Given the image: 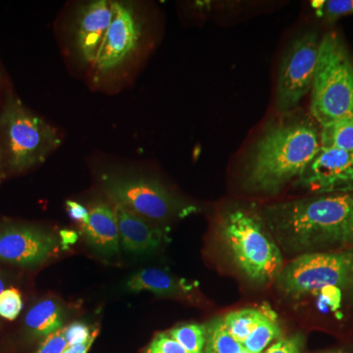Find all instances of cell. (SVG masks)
<instances>
[{
  "instance_id": "cell-18",
  "label": "cell",
  "mask_w": 353,
  "mask_h": 353,
  "mask_svg": "<svg viewBox=\"0 0 353 353\" xmlns=\"http://www.w3.org/2000/svg\"><path fill=\"white\" fill-rule=\"evenodd\" d=\"M265 315L264 305L260 308H243L222 317L230 334L243 345L250 333L256 328Z\"/></svg>"
},
{
  "instance_id": "cell-14",
  "label": "cell",
  "mask_w": 353,
  "mask_h": 353,
  "mask_svg": "<svg viewBox=\"0 0 353 353\" xmlns=\"http://www.w3.org/2000/svg\"><path fill=\"white\" fill-rule=\"evenodd\" d=\"M88 220L81 227L90 248L103 259L120 256L117 217L112 203L97 201L88 206Z\"/></svg>"
},
{
  "instance_id": "cell-30",
  "label": "cell",
  "mask_w": 353,
  "mask_h": 353,
  "mask_svg": "<svg viewBox=\"0 0 353 353\" xmlns=\"http://www.w3.org/2000/svg\"><path fill=\"white\" fill-rule=\"evenodd\" d=\"M61 241L65 245H69V243H74L77 239V234L74 232L71 231H63L61 232Z\"/></svg>"
},
{
  "instance_id": "cell-13",
  "label": "cell",
  "mask_w": 353,
  "mask_h": 353,
  "mask_svg": "<svg viewBox=\"0 0 353 353\" xmlns=\"http://www.w3.org/2000/svg\"><path fill=\"white\" fill-rule=\"evenodd\" d=\"M119 229L120 245L134 256H145L157 252L167 239L166 232L155 223L131 211L113 205Z\"/></svg>"
},
{
  "instance_id": "cell-12",
  "label": "cell",
  "mask_w": 353,
  "mask_h": 353,
  "mask_svg": "<svg viewBox=\"0 0 353 353\" xmlns=\"http://www.w3.org/2000/svg\"><path fill=\"white\" fill-rule=\"evenodd\" d=\"M114 17V1L94 0L83 4L74 26V46L79 59L92 67Z\"/></svg>"
},
{
  "instance_id": "cell-27",
  "label": "cell",
  "mask_w": 353,
  "mask_h": 353,
  "mask_svg": "<svg viewBox=\"0 0 353 353\" xmlns=\"http://www.w3.org/2000/svg\"><path fill=\"white\" fill-rule=\"evenodd\" d=\"M66 347L67 343L62 329L57 334H51L46 340L41 341V345L34 353H62Z\"/></svg>"
},
{
  "instance_id": "cell-24",
  "label": "cell",
  "mask_w": 353,
  "mask_h": 353,
  "mask_svg": "<svg viewBox=\"0 0 353 353\" xmlns=\"http://www.w3.org/2000/svg\"><path fill=\"white\" fill-rule=\"evenodd\" d=\"M99 333V330H90L85 323L74 322L63 329L65 341L67 347L81 345L92 339L95 334Z\"/></svg>"
},
{
  "instance_id": "cell-16",
  "label": "cell",
  "mask_w": 353,
  "mask_h": 353,
  "mask_svg": "<svg viewBox=\"0 0 353 353\" xmlns=\"http://www.w3.org/2000/svg\"><path fill=\"white\" fill-rule=\"evenodd\" d=\"M67 310L54 299H44L34 304L25 316L27 334L34 340L43 341L64 329Z\"/></svg>"
},
{
  "instance_id": "cell-29",
  "label": "cell",
  "mask_w": 353,
  "mask_h": 353,
  "mask_svg": "<svg viewBox=\"0 0 353 353\" xmlns=\"http://www.w3.org/2000/svg\"><path fill=\"white\" fill-rule=\"evenodd\" d=\"M99 334V333H97ZM97 334H95L92 339H90L85 343H81V345H71V347H66L62 353H88L90 350L92 345H94L95 339H97Z\"/></svg>"
},
{
  "instance_id": "cell-1",
  "label": "cell",
  "mask_w": 353,
  "mask_h": 353,
  "mask_svg": "<svg viewBox=\"0 0 353 353\" xmlns=\"http://www.w3.org/2000/svg\"><path fill=\"white\" fill-rule=\"evenodd\" d=\"M259 212L285 252H353V192L278 202Z\"/></svg>"
},
{
  "instance_id": "cell-11",
  "label": "cell",
  "mask_w": 353,
  "mask_h": 353,
  "mask_svg": "<svg viewBox=\"0 0 353 353\" xmlns=\"http://www.w3.org/2000/svg\"><path fill=\"white\" fill-rule=\"evenodd\" d=\"M294 183L316 194L353 192V152L321 146Z\"/></svg>"
},
{
  "instance_id": "cell-25",
  "label": "cell",
  "mask_w": 353,
  "mask_h": 353,
  "mask_svg": "<svg viewBox=\"0 0 353 353\" xmlns=\"http://www.w3.org/2000/svg\"><path fill=\"white\" fill-rule=\"evenodd\" d=\"M145 353H188L185 348L169 334L159 333L150 341Z\"/></svg>"
},
{
  "instance_id": "cell-19",
  "label": "cell",
  "mask_w": 353,
  "mask_h": 353,
  "mask_svg": "<svg viewBox=\"0 0 353 353\" xmlns=\"http://www.w3.org/2000/svg\"><path fill=\"white\" fill-rule=\"evenodd\" d=\"M320 141L323 148L353 152V117L343 118L322 126Z\"/></svg>"
},
{
  "instance_id": "cell-7",
  "label": "cell",
  "mask_w": 353,
  "mask_h": 353,
  "mask_svg": "<svg viewBox=\"0 0 353 353\" xmlns=\"http://www.w3.org/2000/svg\"><path fill=\"white\" fill-rule=\"evenodd\" d=\"M101 187L113 205L152 223H165L196 213L199 208L176 196L161 183L143 176L104 173Z\"/></svg>"
},
{
  "instance_id": "cell-31",
  "label": "cell",
  "mask_w": 353,
  "mask_h": 353,
  "mask_svg": "<svg viewBox=\"0 0 353 353\" xmlns=\"http://www.w3.org/2000/svg\"><path fill=\"white\" fill-rule=\"evenodd\" d=\"M319 353H352L350 352H348L347 350H343V348H338V350H327V352H323Z\"/></svg>"
},
{
  "instance_id": "cell-4",
  "label": "cell",
  "mask_w": 353,
  "mask_h": 353,
  "mask_svg": "<svg viewBox=\"0 0 353 353\" xmlns=\"http://www.w3.org/2000/svg\"><path fill=\"white\" fill-rule=\"evenodd\" d=\"M63 143L61 134L30 110L14 92L0 109V160L4 176L43 164Z\"/></svg>"
},
{
  "instance_id": "cell-17",
  "label": "cell",
  "mask_w": 353,
  "mask_h": 353,
  "mask_svg": "<svg viewBox=\"0 0 353 353\" xmlns=\"http://www.w3.org/2000/svg\"><path fill=\"white\" fill-rule=\"evenodd\" d=\"M265 315L261 322L243 341V347L248 353H263L273 341L282 336L277 315L268 304H265Z\"/></svg>"
},
{
  "instance_id": "cell-10",
  "label": "cell",
  "mask_w": 353,
  "mask_h": 353,
  "mask_svg": "<svg viewBox=\"0 0 353 353\" xmlns=\"http://www.w3.org/2000/svg\"><path fill=\"white\" fill-rule=\"evenodd\" d=\"M61 248V239L53 232L21 223L0 224V261L15 266H39Z\"/></svg>"
},
{
  "instance_id": "cell-5",
  "label": "cell",
  "mask_w": 353,
  "mask_h": 353,
  "mask_svg": "<svg viewBox=\"0 0 353 353\" xmlns=\"http://www.w3.org/2000/svg\"><path fill=\"white\" fill-rule=\"evenodd\" d=\"M310 112L320 127L353 117V63L336 32L320 39Z\"/></svg>"
},
{
  "instance_id": "cell-3",
  "label": "cell",
  "mask_w": 353,
  "mask_h": 353,
  "mask_svg": "<svg viewBox=\"0 0 353 353\" xmlns=\"http://www.w3.org/2000/svg\"><path fill=\"white\" fill-rule=\"evenodd\" d=\"M217 228L234 263L250 282L265 285L277 280L284 268L282 252L259 209L230 206L221 213Z\"/></svg>"
},
{
  "instance_id": "cell-33",
  "label": "cell",
  "mask_w": 353,
  "mask_h": 353,
  "mask_svg": "<svg viewBox=\"0 0 353 353\" xmlns=\"http://www.w3.org/2000/svg\"><path fill=\"white\" fill-rule=\"evenodd\" d=\"M4 178H6V176H4L3 171H2L1 160H0V182H1Z\"/></svg>"
},
{
  "instance_id": "cell-9",
  "label": "cell",
  "mask_w": 353,
  "mask_h": 353,
  "mask_svg": "<svg viewBox=\"0 0 353 353\" xmlns=\"http://www.w3.org/2000/svg\"><path fill=\"white\" fill-rule=\"evenodd\" d=\"M145 24L131 3L114 1V17L92 69L108 75L122 68L141 48Z\"/></svg>"
},
{
  "instance_id": "cell-32",
  "label": "cell",
  "mask_w": 353,
  "mask_h": 353,
  "mask_svg": "<svg viewBox=\"0 0 353 353\" xmlns=\"http://www.w3.org/2000/svg\"><path fill=\"white\" fill-rule=\"evenodd\" d=\"M4 290H6V282H4L3 279L0 277V294H1Z\"/></svg>"
},
{
  "instance_id": "cell-21",
  "label": "cell",
  "mask_w": 353,
  "mask_h": 353,
  "mask_svg": "<svg viewBox=\"0 0 353 353\" xmlns=\"http://www.w3.org/2000/svg\"><path fill=\"white\" fill-rule=\"evenodd\" d=\"M188 353H203L206 343V325L188 323L180 325L168 332Z\"/></svg>"
},
{
  "instance_id": "cell-28",
  "label": "cell",
  "mask_w": 353,
  "mask_h": 353,
  "mask_svg": "<svg viewBox=\"0 0 353 353\" xmlns=\"http://www.w3.org/2000/svg\"><path fill=\"white\" fill-rule=\"evenodd\" d=\"M67 212L71 219L76 221L82 227L88 220V208L79 202L68 201L66 202Z\"/></svg>"
},
{
  "instance_id": "cell-23",
  "label": "cell",
  "mask_w": 353,
  "mask_h": 353,
  "mask_svg": "<svg viewBox=\"0 0 353 353\" xmlns=\"http://www.w3.org/2000/svg\"><path fill=\"white\" fill-rule=\"evenodd\" d=\"M22 309V296L19 290L10 288L0 294V317L11 321L18 317Z\"/></svg>"
},
{
  "instance_id": "cell-6",
  "label": "cell",
  "mask_w": 353,
  "mask_h": 353,
  "mask_svg": "<svg viewBox=\"0 0 353 353\" xmlns=\"http://www.w3.org/2000/svg\"><path fill=\"white\" fill-rule=\"evenodd\" d=\"M282 296L292 301L310 296L353 294V252H310L297 255L275 281Z\"/></svg>"
},
{
  "instance_id": "cell-20",
  "label": "cell",
  "mask_w": 353,
  "mask_h": 353,
  "mask_svg": "<svg viewBox=\"0 0 353 353\" xmlns=\"http://www.w3.org/2000/svg\"><path fill=\"white\" fill-rule=\"evenodd\" d=\"M206 343L203 353H245L243 345L234 340L225 327L222 317L206 325Z\"/></svg>"
},
{
  "instance_id": "cell-26",
  "label": "cell",
  "mask_w": 353,
  "mask_h": 353,
  "mask_svg": "<svg viewBox=\"0 0 353 353\" xmlns=\"http://www.w3.org/2000/svg\"><path fill=\"white\" fill-rule=\"evenodd\" d=\"M304 340L301 334L280 339L265 353H303Z\"/></svg>"
},
{
  "instance_id": "cell-2",
  "label": "cell",
  "mask_w": 353,
  "mask_h": 353,
  "mask_svg": "<svg viewBox=\"0 0 353 353\" xmlns=\"http://www.w3.org/2000/svg\"><path fill=\"white\" fill-rule=\"evenodd\" d=\"M321 148L320 131L305 118L272 123L250 152L245 185L259 194L274 196L296 182Z\"/></svg>"
},
{
  "instance_id": "cell-8",
  "label": "cell",
  "mask_w": 353,
  "mask_h": 353,
  "mask_svg": "<svg viewBox=\"0 0 353 353\" xmlns=\"http://www.w3.org/2000/svg\"><path fill=\"white\" fill-rule=\"evenodd\" d=\"M320 39L315 31L299 34L288 46L282 60L276 88L278 112H294L312 88Z\"/></svg>"
},
{
  "instance_id": "cell-34",
  "label": "cell",
  "mask_w": 353,
  "mask_h": 353,
  "mask_svg": "<svg viewBox=\"0 0 353 353\" xmlns=\"http://www.w3.org/2000/svg\"><path fill=\"white\" fill-rule=\"evenodd\" d=\"M0 81H1V72H0Z\"/></svg>"
},
{
  "instance_id": "cell-15",
  "label": "cell",
  "mask_w": 353,
  "mask_h": 353,
  "mask_svg": "<svg viewBox=\"0 0 353 353\" xmlns=\"http://www.w3.org/2000/svg\"><path fill=\"white\" fill-rule=\"evenodd\" d=\"M130 292H150L157 296L169 297L180 301L196 303L199 294L196 283H190L185 279L159 268L141 269L127 281Z\"/></svg>"
},
{
  "instance_id": "cell-22",
  "label": "cell",
  "mask_w": 353,
  "mask_h": 353,
  "mask_svg": "<svg viewBox=\"0 0 353 353\" xmlns=\"http://www.w3.org/2000/svg\"><path fill=\"white\" fill-rule=\"evenodd\" d=\"M316 15L332 23L345 16L353 15V0H321L312 1Z\"/></svg>"
}]
</instances>
